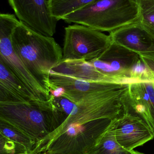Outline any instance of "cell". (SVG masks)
<instances>
[{"mask_svg": "<svg viewBox=\"0 0 154 154\" xmlns=\"http://www.w3.org/2000/svg\"><path fill=\"white\" fill-rule=\"evenodd\" d=\"M97 59L107 63L119 74L122 83L128 84L130 70L140 57L138 53L112 42Z\"/></svg>", "mask_w": 154, "mask_h": 154, "instance_id": "7c38bea8", "label": "cell"}, {"mask_svg": "<svg viewBox=\"0 0 154 154\" xmlns=\"http://www.w3.org/2000/svg\"><path fill=\"white\" fill-rule=\"evenodd\" d=\"M96 0H49L52 15L58 21Z\"/></svg>", "mask_w": 154, "mask_h": 154, "instance_id": "2e32d148", "label": "cell"}, {"mask_svg": "<svg viewBox=\"0 0 154 154\" xmlns=\"http://www.w3.org/2000/svg\"><path fill=\"white\" fill-rule=\"evenodd\" d=\"M132 154H145L143 153L140 152H137V151H135L134 150L133 151Z\"/></svg>", "mask_w": 154, "mask_h": 154, "instance_id": "44dd1931", "label": "cell"}, {"mask_svg": "<svg viewBox=\"0 0 154 154\" xmlns=\"http://www.w3.org/2000/svg\"><path fill=\"white\" fill-rule=\"evenodd\" d=\"M128 84L117 89L96 92L86 96L74 104L71 113L64 122L43 141L53 139L62 134H71L89 122L102 119H114L123 111V98Z\"/></svg>", "mask_w": 154, "mask_h": 154, "instance_id": "3957f363", "label": "cell"}, {"mask_svg": "<svg viewBox=\"0 0 154 154\" xmlns=\"http://www.w3.org/2000/svg\"><path fill=\"white\" fill-rule=\"evenodd\" d=\"M16 15L0 14V61L29 91L36 102L44 103L53 98L37 80L14 50L11 37L20 21Z\"/></svg>", "mask_w": 154, "mask_h": 154, "instance_id": "5b68a950", "label": "cell"}, {"mask_svg": "<svg viewBox=\"0 0 154 154\" xmlns=\"http://www.w3.org/2000/svg\"><path fill=\"white\" fill-rule=\"evenodd\" d=\"M14 154H30L27 152H24L18 153H15Z\"/></svg>", "mask_w": 154, "mask_h": 154, "instance_id": "7402d4cb", "label": "cell"}, {"mask_svg": "<svg viewBox=\"0 0 154 154\" xmlns=\"http://www.w3.org/2000/svg\"><path fill=\"white\" fill-rule=\"evenodd\" d=\"M109 35L113 43L138 54L154 52V38L139 22L121 27Z\"/></svg>", "mask_w": 154, "mask_h": 154, "instance_id": "8fae6325", "label": "cell"}, {"mask_svg": "<svg viewBox=\"0 0 154 154\" xmlns=\"http://www.w3.org/2000/svg\"><path fill=\"white\" fill-rule=\"evenodd\" d=\"M16 145L11 140L0 135V154L18 153Z\"/></svg>", "mask_w": 154, "mask_h": 154, "instance_id": "d6986e66", "label": "cell"}, {"mask_svg": "<svg viewBox=\"0 0 154 154\" xmlns=\"http://www.w3.org/2000/svg\"></svg>", "mask_w": 154, "mask_h": 154, "instance_id": "603a6c76", "label": "cell"}, {"mask_svg": "<svg viewBox=\"0 0 154 154\" xmlns=\"http://www.w3.org/2000/svg\"><path fill=\"white\" fill-rule=\"evenodd\" d=\"M21 22L44 36L52 37L58 21L52 15L49 0H8Z\"/></svg>", "mask_w": 154, "mask_h": 154, "instance_id": "ba28073f", "label": "cell"}, {"mask_svg": "<svg viewBox=\"0 0 154 154\" xmlns=\"http://www.w3.org/2000/svg\"><path fill=\"white\" fill-rule=\"evenodd\" d=\"M139 55L154 78V52L140 53Z\"/></svg>", "mask_w": 154, "mask_h": 154, "instance_id": "ffe728a7", "label": "cell"}, {"mask_svg": "<svg viewBox=\"0 0 154 154\" xmlns=\"http://www.w3.org/2000/svg\"><path fill=\"white\" fill-rule=\"evenodd\" d=\"M49 82L51 94L52 96L63 97L74 104L88 95L117 89L126 84L88 81L56 73L52 70L50 74Z\"/></svg>", "mask_w": 154, "mask_h": 154, "instance_id": "52a82bcc", "label": "cell"}, {"mask_svg": "<svg viewBox=\"0 0 154 154\" xmlns=\"http://www.w3.org/2000/svg\"><path fill=\"white\" fill-rule=\"evenodd\" d=\"M112 43L109 35L75 24L65 28L62 60L98 58Z\"/></svg>", "mask_w": 154, "mask_h": 154, "instance_id": "8992f818", "label": "cell"}, {"mask_svg": "<svg viewBox=\"0 0 154 154\" xmlns=\"http://www.w3.org/2000/svg\"><path fill=\"white\" fill-rule=\"evenodd\" d=\"M14 50L42 86L51 94V71L62 61V49L52 37L20 23L13 32Z\"/></svg>", "mask_w": 154, "mask_h": 154, "instance_id": "6da1fadb", "label": "cell"}, {"mask_svg": "<svg viewBox=\"0 0 154 154\" xmlns=\"http://www.w3.org/2000/svg\"><path fill=\"white\" fill-rule=\"evenodd\" d=\"M139 7V22L154 38V0H137Z\"/></svg>", "mask_w": 154, "mask_h": 154, "instance_id": "ac0fdd59", "label": "cell"}, {"mask_svg": "<svg viewBox=\"0 0 154 154\" xmlns=\"http://www.w3.org/2000/svg\"><path fill=\"white\" fill-rule=\"evenodd\" d=\"M116 138L125 149L133 151L154 138V133L143 119L137 115L123 110L112 120Z\"/></svg>", "mask_w": 154, "mask_h": 154, "instance_id": "9c48e42d", "label": "cell"}, {"mask_svg": "<svg viewBox=\"0 0 154 154\" xmlns=\"http://www.w3.org/2000/svg\"><path fill=\"white\" fill-rule=\"evenodd\" d=\"M0 135L12 141L17 146L19 153H31L36 142L16 128L0 121Z\"/></svg>", "mask_w": 154, "mask_h": 154, "instance_id": "e0dca14e", "label": "cell"}, {"mask_svg": "<svg viewBox=\"0 0 154 154\" xmlns=\"http://www.w3.org/2000/svg\"><path fill=\"white\" fill-rule=\"evenodd\" d=\"M133 151L126 150L118 143L111 121L87 154H132Z\"/></svg>", "mask_w": 154, "mask_h": 154, "instance_id": "9a60e30c", "label": "cell"}, {"mask_svg": "<svg viewBox=\"0 0 154 154\" xmlns=\"http://www.w3.org/2000/svg\"><path fill=\"white\" fill-rule=\"evenodd\" d=\"M137 0H96L66 15L67 23L80 24L110 33L121 27L139 22Z\"/></svg>", "mask_w": 154, "mask_h": 154, "instance_id": "277c9868", "label": "cell"}, {"mask_svg": "<svg viewBox=\"0 0 154 154\" xmlns=\"http://www.w3.org/2000/svg\"><path fill=\"white\" fill-rule=\"evenodd\" d=\"M53 98L45 103L0 102V121L16 128L36 144L67 118L56 106Z\"/></svg>", "mask_w": 154, "mask_h": 154, "instance_id": "7a4b0ae2", "label": "cell"}, {"mask_svg": "<svg viewBox=\"0 0 154 154\" xmlns=\"http://www.w3.org/2000/svg\"><path fill=\"white\" fill-rule=\"evenodd\" d=\"M123 110L141 118L154 133V86L152 82L128 83L123 98Z\"/></svg>", "mask_w": 154, "mask_h": 154, "instance_id": "30bf717a", "label": "cell"}, {"mask_svg": "<svg viewBox=\"0 0 154 154\" xmlns=\"http://www.w3.org/2000/svg\"><path fill=\"white\" fill-rule=\"evenodd\" d=\"M52 71L77 79L91 82L116 83L99 71L90 61L83 60H62Z\"/></svg>", "mask_w": 154, "mask_h": 154, "instance_id": "5bb4252c", "label": "cell"}, {"mask_svg": "<svg viewBox=\"0 0 154 154\" xmlns=\"http://www.w3.org/2000/svg\"><path fill=\"white\" fill-rule=\"evenodd\" d=\"M0 102L38 103L34 100L24 86L1 61Z\"/></svg>", "mask_w": 154, "mask_h": 154, "instance_id": "4fadbf2b", "label": "cell"}]
</instances>
